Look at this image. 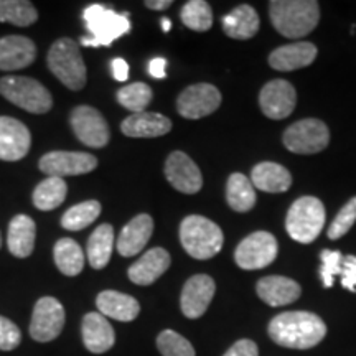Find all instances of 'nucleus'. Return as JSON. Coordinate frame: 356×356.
Segmentation results:
<instances>
[{
  "label": "nucleus",
  "mask_w": 356,
  "mask_h": 356,
  "mask_svg": "<svg viewBox=\"0 0 356 356\" xmlns=\"http://www.w3.org/2000/svg\"><path fill=\"white\" fill-rule=\"evenodd\" d=\"M270 340L279 346L292 350H309L317 346L327 335V325L310 312H284L270 320Z\"/></svg>",
  "instance_id": "f257e3e1"
},
{
  "label": "nucleus",
  "mask_w": 356,
  "mask_h": 356,
  "mask_svg": "<svg viewBox=\"0 0 356 356\" xmlns=\"http://www.w3.org/2000/svg\"><path fill=\"white\" fill-rule=\"evenodd\" d=\"M269 15L274 29L287 38H302L318 25L320 7L314 0H273Z\"/></svg>",
  "instance_id": "f03ea898"
},
{
  "label": "nucleus",
  "mask_w": 356,
  "mask_h": 356,
  "mask_svg": "<svg viewBox=\"0 0 356 356\" xmlns=\"http://www.w3.org/2000/svg\"><path fill=\"white\" fill-rule=\"evenodd\" d=\"M83 20L89 32V37L79 40L84 47H109L114 40L124 37L132 29L127 12L118 13L101 3L84 8Z\"/></svg>",
  "instance_id": "7ed1b4c3"
},
{
  "label": "nucleus",
  "mask_w": 356,
  "mask_h": 356,
  "mask_svg": "<svg viewBox=\"0 0 356 356\" xmlns=\"http://www.w3.org/2000/svg\"><path fill=\"white\" fill-rule=\"evenodd\" d=\"M47 65L51 73L71 91H81L86 86V63L74 40L68 37L58 38L48 50Z\"/></svg>",
  "instance_id": "20e7f679"
},
{
  "label": "nucleus",
  "mask_w": 356,
  "mask_h": 356,
  "mask_svg": "<svg viewBox=\"0 0 356 356\" xmlns=\"http://www.w3.org/2000/svg\"><path fill=\"white\" fill-rule=\"evenodd\" d=\"M180 243L193 259L204 261L221 251L225 236L215 221L200 215H190L180 225Z\"/></svg>",
  "instance_id": "39448f33"
},
{
  "label": "nucleus",
  "mask_w": 356,
  "mask_h": 356,
  "mask_svg": "<svg viewBox=\"0 0 356 356\" xmlns=\"http://www.w3.org/2000/svg\"><path fill=\"white\" fill-rule=\"evenodd\" d=\"M325 226V207L318 198L302 197L292 203L286 218V229L293 241L310 244Z\"/></svg>",
  "instance_id": "423d86ee"
},
{
  "label": "nucleus",
  "mask_w": 356,
  "mask_h": 356,
  "mask_svg": "<svg viewBox=\"0 0 356 356\" xmlns=\"http://www.w3.org/2000/svg\"><path fill=\"white\" fill-rule=\"evenodd\" d=\"M0 95L32 114H47L53 108V97L37 79L29 76L0 78Z\"/></svg>",
  "instance_id": "0eeeda50"
},
{
  "label": "nucleus",
  "mask_w": 356,
  "mask_h": 356,
  "mask_svg": "<svg viewBox=\"0 0 356 356\" xmlns=\"http://www.w3.org/2000/svg\"><path fill=\"white\" fill-rule=\"evenodd\" d=\"M66 322L65 307L55 297H42L33 307L30 320V337L38 343H48L61 335Z\"/></svg>",
  "instance_id": "6e6552de"
},
{
  "label": "nucleus",
  "mask_w": 356,
  "mask_h": 356,
  "mask_svg": "<svg viewBox=\"0 0 356 356\" xmlns=\"http://www.w3.org/2000/svg\"><path fill=\"white\" fill-rule=\"evenodd\" d=\"M284 145L293 154H318L327 149L330 142V131L320 119H304L293 122L284 132Z\"/></svg>",
  "instance_id": "1a4fd4ad"
},
{
  "label": "nucleus",
  "mask_w": 356,
  "mask_h": 356,
  "mask_svg": "<svg viewBox=\"0 0 356 356\" xmlns=\"http://www.w3.org/2000/svg\"><path fill=\"white\" fill-rule=\"evenodd\" d=\"M279 252L277 239L267 231H256L238 244L234 251V261L244 270L264 269L273 264Z\"/></svg>",
  "instance_id": "9d476101"
},
{
  "label": "nucleus",
  "mask_w": 356,
  "mask_h": 356,
  "mask_svg": "<svg viewBox=\"0 0 356 356\" xmlns=\"http://www.w3.org/2000/svg\"><path fill=\"white\" fill-rule=\"evenodd\" d=\"M70 124L74 136L91 149H102L109 144L111 132L106 119L96 108L78 106L71 111Z\"/></svg>",
  "instance_id": "9b49d317"
},
{
  "label": "nucleus",
  "mask_w": 356,
  "mask_h": 356,
  "mask_svg": "<svg viewBox=\"0 0 356 356\" xmlns=\"http://www.w3.org/2000/svg\"><path fill=\"white\" fill-rule=\"evenodd\" d=\"M40 170L48 177L65 178L71 175H84L97 168V159L88 152H68L53 150L44 154L38 162Z\"/></svg>",
  "instance_id": "f8f14e48"
},
{
  "label": "nucleus",
  "mask_w": 356,
  "mask_h": 356,
  "mask_svg": "<svg viewBox=\"0 0 356 356\" xmlns=\"http://www.w3.org/2000/svg\"><path fill=\"white\" fill-rule=\"evenodd\" d=\"M221 104V92L208 83L191 84L180 92L177 111L185 119H202L215 113Z\"/></svg>",
  "instance_id": "ddd939ff"
},
{
  "label": "nucleus",
  "mask_w": 356,
  "mask_h": 356,
  "mask_svg": "<svg viewBox=\"0 0 356 356\" xmlns=\"http://www.w3.org/2000/svg\"><path fill=\"white\" fill-rule=\"evenodd\" d=\"M216 292V284L210 275L197 274L190 277L181 289L180 309L186 318L203 317Z\"/></svg>",
  "instance_id": "4468645a"
},
{
  "label": "nucleus",
  "mask_w": 356,
  "mask_h": 356,
  "mask_svg": "<svg viewBox=\"0 0 356 356\" xmlns=\"http://www.w3.org/2000/svg\"><path fill=\"white\" fill-rule=\"evenodd\" d=\"M165 177L180 193L195 195L202 190L203 177L197 163L181 150H175L165 160Z\"/></svg>",
  "instance_id": "2eb2a0df"
},
{
  "label": "nucleus",
  "mask_w": 356,
  "mask_h": 356,
  "mask_svg": "<svg viewBox=\"0 0 356 356\" xmlns=\"http://www.w3.org/2000/svg\"><path fill=\"white\" fill-rule=\"evenodd\" d=\"M297 104L296 89L286 79H274L261 89L259 106L264 115L274 121L286 119Z\"/></svg>",
  "instance_id": "dca6fc26"
},
{
  "label": "nucleus",
  "mask_w": 356,
  "mask_h": 356,
  "mask_svg": "<svg viewBox=\"0 0 356 356\" xmlns=\"http://www.w3.org/2000/svg\"><path fill=\"white\" fill-rule=\"evenodd\" d=\"M32 136L29 127L10 115H0V160L17 162L29 154Z\"/></svg>",
  "instance_id": "f3484780"
},
{
  "label": "nucleus",
  "mask_w": 356,
  "mask_h": 356,
  "mask_svg": "<svg viewBox=\"0 0 356 356\" xmlns=\"http://www.w3.org/2000/svg\"><path fill=\"white\" fill-rule=\"evenodd\" d=\"M83 345L89 353H108L115 343V332L109 320L99 312H89L81 320Z\"/></svg>",
  "instance_id": "a211bd4d"
},
{
  "label": "nucleus",
  "mask_w": 356,
  "mask_h": 356,
  "mask_svg": "<svg viewBox=\"0 0 356 356\" xmlns=\"http://www.w3.org/2000/svg\"><path fill=\"white\" fill-rule=\"evenodd\" d=\"M172 264V257L163 248H152L127 269V277L137 286H152Z\"/></svg>",
  "instance_id": "6ab92c4d"
},
{
  "label": "nucleus",
  "mask_w": 356,
  "mask_h": 356,
  "mask_svg": "<svg viewBox=\"0 0 356 356\" xmlns=\"http://www.w3.org/2000/svg\"><path fill=\"white\" fill-rule=\"evenodd\" d=\"M37 58V47L22 35H7L0 38V70L17 71L30 66Z\"/></svg>",
  "instance_id": "aec40b11"
},
{
  "label": "nucleus",
  "mask_w": 356,
  "mask_h": 356,
  "mask_svg": "<svg viewBox=\"0 0 356 356\" xmlns=\"http://www.w3.org/2000/svg\"><path fill=\"white\" fill-rule=\"evenodd\" d=\"M154 233V220L152 216L142 213L132 218L131 221L124 226L121 234L118 238V251L122 257L137 256L147 246L149 239Z\"/></svg>",
  "instance_id": "412c9836"
},
{
  "label": "nucleus",
  "mask_w": 356,
  "mask_h": 356,
  "mask_svg": "<svg viewBox=\"0 0 356 356\" xmlns=\"http://www.w3.org/2000/svg\"><path fill=\"white\" fill-rule=\"evenodd\" d=\"M124 136L132 139H149V137L165 136L172 131V121L159 113H136L126 118L121 124Z\"/></svg>",
  "instance_id": "4be33fe9"
},
{
  "label": "nucleus",
  "mask_w": 356,
  "mask_h": 356,
  "mask_svg": "<svg viewBox=\"0 0 356 356\" xmlns=\"http://www.w3.org/2000/svg\"><path fill=\"white\" fill-rule=\"evenodd\" d=\"M256 291L259 299L270 307L292 304L302 293L299 284L284 275H267L257 282Z\"/></svg>",
  "instance_id": "5701e85b"
},
{
  "label": "nucleus",
  "mask_w": 356,
  "mask_h": 356,
  "mask_svg": "<svg viewBox=\"0 0 356 356\" xmlns=\"http://www.w3.org/2000/svg\"><path fill=\"white\" fill-rule=\"evenodd\" d=\"M317 47L310 42L284 44L269 56V65L277 71H293L312 65L317 58Z\"/></svg>",
  "instance_id": "b1692460"
},
{
  "label": "nucleus",
  "mask_w": 356,
  "mask_h": 356,
  "mask_svg": "<svg viewBox=\"0 0 356 356\" xmlns=\"http://www.w3.org/2000/svg\"><path fill=\"white\" fill-rule=\"evenodd\" d=\"M96 307L106 318L118 322H132L140 314V304L137 299L118 291H102L97 293Z\"/></svg>",
  "instance_id": "393cba45"
},
{
  "label": "nucleus",
  "mask_w": 356,
  "mask_h": 356,
  "mask_svg": "<svg viewBox=\"0 0 356 356\" xmlns=\"http://www.w3.org/2000/svg\"><path fill=\"white\" fill-rule=\"evenodd\" d=\"M37 239V225L30 216L17 215L8 222L7 248L19 259L32 256Z\"/></svg>",
  "instance_id": "a878e982"
},
{
  "label": "nucleus",
  "mask_w": 356,
  "mask_h": 356,
  "mask_svg": "<svg viewBox=\"0 0 356 356\" xmlns=\"http://www.w3.org/2000/svg\"><path fill=\"white\" fill-rule=\"evenodd\" d=\"M259 15L251 6H239L221 19V26L229 38L249 40L259 32Z\"/></svg>",
  "instance_id": "bb28decb"
},
{
  "label": "nucleus",
  "mask_w": 356,
  "mask_h": 356,
  "mask_svg": "<svg viewBox=\"0 0 356 356\" xmlns=\"http://www.w3.org/2000/svg\"><path fill=\"white\" fill-rule=\"evenodd\" d=\"M251 181L254 188L267 193H284L291 188L292 177L286 167L274 162H261L252 168Z\"/></svg>",
  "instance_id": "cd10ccee"
},
{
  "label": "nucleus",
  "mask_w": 356,
  "mask_h": 356,
  "mask_svg": "<svg viewBox=\"0 0 356 356\" xmlns=\"http://www.w3.org/2000/svg\"><path fill=\"white\" fill-rule=\"evenodd\" d=\"M113 249H114V228L111 225H108V222H104V225L97 226L88 239L86 254L92 269L96 270L104 269V267L109 264L111 256H113Z\"/></svg>",
  "instance_id": "c85d7f7f"
},
{
  "label": "nucleus",
  "mask_w": 356,
  "mask_h": 356,
  "mask_svg": "<svg viewBox=\"0 0 356 356\" xmlns=\"http://www.w3.org/2000/svg\"><path fill=\"white\" fill-rule=\"evenodd\" d=\"M226 202L231 210L238 213H246L252 210L256 204V188L251 178L243 173H233L226 184Z\"/></svg>",
  "instance_id": "c756f323"
},
{
  "label": "nucleus",
  "mask_w": 356,
  "mask_h": 356,
  "mask_svg": "<svg viewBox=\"0 0 356 356\" xmlns=\"http://www.w3.org/2000/svg\"><path fill=\"white\" fill-rule=\"evenodd\" d=\"M53 257L55 264L63 275L68 277H76L83 273L84 267V254L79 244L71 238L58 239L55 248H53Z\"/></svg>",
  "instance_id": "7c9ffc66"
},
{
  "label": "nucleus",
  "mask_w": 356,
  "mask_h": 356,
  "mask_svg": "<svg viewBox=\"0 0 356 356\" xmlns=\"http://www.w3.org/2000/svg\"><path fill=\"white\" fill-rule=\"evenodd\" d=\"M66 193H68V185H66L65 178H44L43 181H40L33 191L35 208L42 211L56 210L66 200Z\"/></svg>",
  "instance_id": "2f4dec72"
},
{
  "label": "nucleus",
  "mask_w": 356,
  "mask_h": 356,
  "mask_svg": "<svg viewBox=\"0 0 356 356\" xmlns=\"http://www.w3.org/2000/svg\"><path fill=\"white\" fill-rule=\"evenodd\" d=\"M101 215V203L97 200L78 203L61 216V226L66 231H81L92 225Z\"/></svg>",
  "instance_id": "473e14b6"
},
{
  "label": "nucleus",
  "mask_w": 356,
  "mask_h": 356,
  "mask_svg": "<svg viewBox=\"0 0 356 356\" xmlns=\"http://www.w3.org/2000/svg\"><path fill=\"white\" fill-rule=\"evenodd\" d=\"M37 20V8L29 0H0V22L15 26H30Z\"/></svg>",
  "instance_id": "72a5a7b5"
},
{
  "label": "nucleus",
  "mask_w": 356,
  "mask_h": 356,
  "mask_svg": "<svg viewBox=\"0 0 356 356\" xmlns=\"http://www.w3.org/2000/svg\"><path fill=\"white\" fill-rule=\"evenodd\" d=\"M181 22L186 29L195 32H208L213 26V10L204 0H190L180 12Z\"/></svg>",
  "instance_id": "f704fd0d"
},
{
  "label": "nucleus",
  "mask_w": 356,
  "mask_h": 356,
  "mask_svg": "<svg viewBox=\"0 0 356 356\" xmlns=\"http://www.w3.org/2000/svg\"><path fill=\"white\" fill-rule=\"evenodd\" d=\"M154 92L150 89L149 84L145 83H132L127 84V86H122L115 95V99H118L119 104L122 108L131 111V113H144L147 106L152 101Z\"/></svg>",
  "instance_id": "c9c22d12"
},
{
  "label": "nucleus",
  "mask_w": 356,
  "mask_h": 356,
  "mask_svg": "<svg viewBox=\"0 0 356 356\" xmlns=\"http://www.w3.org/2000/svg\"><path fill=\"white\" fill-rule=\"evenodd\" d=\"M155 343L162 356H195L193 345L173 330L160 332Z\"/></svg>",
  "instance_id": "e433bc0d"
},
{
  "label": "nucleus",
  "mask_w": 356,
  "mask_h": 356,
  "mask_svg": "<svg viewBox=\"0 0 356 356\" xmlns=\"http://www.w3.org/2000/svg\"><path fill=\"white\" fill-rule=\"evenodd\" d=\"M356 222V197L348 200L343 204L335 220L330 225V229H328V238L330 239H340L341 236H345L351 229Z\"/></svg>",
  "instance_id": "4c0bfd02"
},
{
  "label": "nucleus",
  "mask_w": 356,
  "mask_h": 356,
  "mask_svg": "<svg viewBox=\"0 0 356 356\" xmlns=\"http://www.w3.org/2000/svg\"><path fill=\"white\" fill-rule=\"evenodd\" d=\"M320 259H322V267H320V277H322L323 287L330 289L333 286V280L337 275L341 274V264H343V256L338 251H330V249H323L320 252Z\"/></svg>",
  "instance_id": "58836bf2"
},
{
  "label": "nucleus",
  "mask_w": 356,
  "mask_h": 356,
  "mask_svg": "<svg viewBox=\"0 0 356 356\" xmlns=\"http://www.w3.org/2000/svg\"><path fill=\"white\" fill-rule=\"evenodd\" d=\"M22 343V332L10 318L0 315V350L12 351Z\"/></svg>",
  "instance_id": "ea45409f"
},
{
  "label": "nucleus",
  "mask_w": 356,
  "mask_h": 356,
  "mask_svg": "<svg viewBox=\"0 0 356 356\" xmlns=\"http://www.w3.org/2000/svg\"><path fill=\"white\" fill-rule=\"evenodd\" d=\"M341 286L346 291L356 292V256H345L341 264Z\"/></svg>",
  "instance_id": "a19ab883"
},
{
  "label": "nucleus",
  "mask_w": 356,
  "mask_h": 356,
  "mask_svg": "<svg viewBox=\"0 0 356 356\" xmlns=\"http://www.w3.org/2000/svg\"><path fill=\"white\" fill-rule=\"evenodd\" d=\"M222 356H259L257 345L252 340H239Z\"/></svg>",
  "instance_id": "79ce46f5"
},
{
  "label": "nucleus",
  "mask_w": 356,
  "mask_h": 356,
  "mask_svg": "<svg viewBox=\"0 0 356 356\" xmlns=\"http://www.w3.org/2000/svg\"><path fill=\"white\" fill-rule=\"evenodd\" d=\"M111 73L115 81H126L129 78V65L124 58H114L111 61Z\"/></svg>",
  "instance_id": "37998d69"
},
{
  "label": "nucleus",
  "mask_w": 356,
  "mask_h": 356,
  "mask_svg": "<svg viewBox=\"0 0 356 356\" xmlns=\"http://www.w3.org/2000/svg\"><path fill=\"white\" fill-rule=\"evenodd\" d=\"M165 68H167L165 58H154V60H150L149 63V74L155 79H163L167 76Z\"/></svg>",
  "instance_id": "c03bdc74"
},
{
  "label": "nucleus",
  "mask_w": 356,
  "mask_h": 356,
  "mask_svg": "<svg viewBox=\"0 0 356 356\" xmlns=\"http://www.w3.org/2000/svg\"><path fill=\"white\" fill-rule=\"evenodd\" d=\"M172 3V0H147L145 7L150 8V10H165Z\"/></svg>",
  "instance_id": "a18cd8bd"
},
{
  "label": "nucleus",
  "mask_w": 356,
  "mask_h": 356,
  "mask_svg": "<svg viewBox=\"0 0 356 356\" xmlns=\"http://www.w3.org/2000/svg\"><path fill=\"white\" fill-rule=\"evenodd\" d=\"M160 25H162V30L165 33H168L172 30V20L167 19V17H163V19H160Z\"/></svg>",
  "instance_id": "49530a36"
},
{
  "label": "nucleus",
  "mask_w": 356,
  "mask_h": 356,
  "mask_svg": "<svg viewBox=\"0 0 356 356\" xmlns=\"http://www.w3.org/2000/svg\"><path fill=\"white\" fill-rule=\"evenodd\" d=\"M0 248H2V234H0Z\"/></svg>",
  "instance_id": "de8ad7c7"
}]
</instances>
